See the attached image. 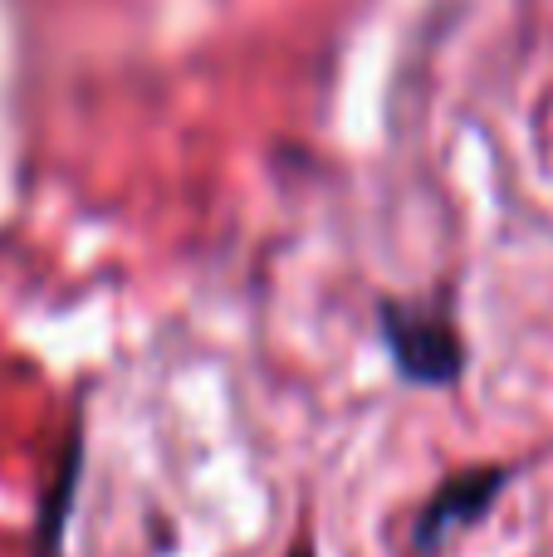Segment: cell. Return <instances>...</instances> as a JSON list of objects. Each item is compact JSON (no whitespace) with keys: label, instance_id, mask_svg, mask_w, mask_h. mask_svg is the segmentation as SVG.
Here are the masks:
<instances>
[{"label":"cell","instance_id":"3957f363","mask_svg":"<svg viewBox=\"0 0 553 557\" xmlns=\"http://www.w3.org/2000/svg\"><path fill=\"white\" fill-rule=\"evenodd\" d=\"M74 474H78V435L64 455V474H59L54 494H49V509H45V529H39V543H45V557H59V539H64V513L74 504Z\"/></svg>","mask_w":553,"mask_h":557},{"label":"cell","instance_id":"7a4b0ae2","mask_svg":"<svg viewBox=\"0 0 553 557\" xmlns=\"http://www.w3.org/2000/svg\"><path fill=\"white\" fill-rule=\"evenodd\" d=\"M500 490H505V470H495V465L451 474L427 499V509L417 513V523H411V553L417 557L446 553V543L456 539V533H466L470 523L486 519L490 504L500 499Z\"/></svg>","mask_w":553,"mask_h":557},{"label":"cell","instance_id":"277c9868","mask_svg":"<svg viewBox=\"0 0 553 557\" xmlns=\"http://www.w3.org/2000/svg\"><path fill=\"white\" fill-rule=\"evenodd\" d=\"M290 557H314V553H309V543H299V548H294Z\"/></svg>","mask_w":553,"mask_h":557},{"label":"cell","instance_id":"6da1fadb","mask_svg":"<svg viewBox=\"0 0 553 557\" xmlns=\"http://www.w3.org/2000/svg\"><path fill=\"white\" fill-rule=\"evenodd\" d=\"M382 337H388V352L407 382L446 386L466 367V347H460L456 327L441 313H431L427 304H382Z\"/></svg>","mask_w":553,"mask_h":557}]
</instances>
